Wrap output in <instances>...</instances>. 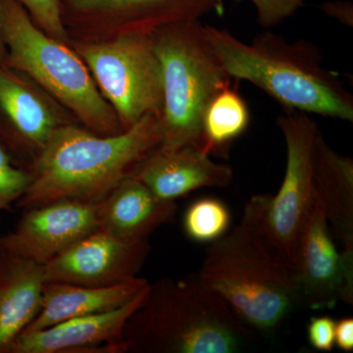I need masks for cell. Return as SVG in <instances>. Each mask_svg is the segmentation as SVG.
I'll use <instances>...</instances> for the list:
<instances>
[{
    "label": "cell",
    "instance_id": "2e32d148",
    "mask_svg": "<svg viewBox=\"0 0 353 353\" xmlns=\"http://www.w3.org/2000/svg\"><path fill=\"white\" fill-rule=\"evenodd\" d=\"M67 7L80 17L114 19L127 25L125 31L143 32L224 12L223 0H67Z\"/></svg>",
    "mask_w": 353,
    "mask_h": 353
},
{
    "label": "cell",
    "instance_id": "ac0fdd59",
    "mask_svg": "<svg viewBox=\"0 0 353 353\" xmlns=\"http://www.w3.org/2000/svg\"><path fill=\"white\" fill-rule=\"evenodd\" d=\"M315 194L343 250H353V160L334 152L317 132L312 152Z\"/></svg>",
    "mask_w": 353,
    "mask_h": 353
},
{
    "label": "cell",
    "instance_id": "7402d4cb",
    "mask_svg": "<svg viewBox=\"0 0 353 353\" xmlns=\"http://www.w3.org/2000/svg\"><path fill=\"white\" fill-rule=\"evenodd\" d=\"M30 181L28 169L19 166L0 141V213L10 209L24 196Z\"/></svg>",
    "mask_w": 353,
    "mask_h": 353
},
{
    "label": "cell",
    "instance_id": "5bb4252c",
    "mask_svg": "<svg viewBox=\"0 0 353 353\" xmlns=\"http://www.w3.org/2000/svg\"><path fill=\"white\" fill-rule=\"evenodd\" d=\"M153 194L176 201L202 188H224L233 181L230 165L213 161L208 153L194 145L162 150L146 158L134 174Z\"/></svg>",
    "mask_w": 353,
    "mask_h": 353
},
{
    "label": "cell",
    "instance_id": "5b68a950",
    "mask_svg": "<svg viewBox=\"0 0 353 353\" xmlns=\"http://www.w3.org/2000/svg\"><path fill=\"white\" fill-rule=\"evenodd\" d=\"M0 32L6 66L38 83L90 131L111 136L124 130L85 62L36 25L17 0H0Z\"/></svg>",
    "mask_w": 353,
    "mask_h": 353
},
{
    "label": "cell",
    "instance_id": "8992f818",
    "mask_svg": "<svg viewBox=\"0 0 353 353\" xmlns=\"http://www.w3.org/2000/svg\"><path fill=\"white\" fill-rule=\"evenodd\" d=\"M152 34L163 75L160 148L194 145L204 150V111L221 90L231 85L232 78L208 43L201 20L164 26Z\"/></svg>",
    "mask_w": 353,
    "mask_h": 353
},
{
    "label": "cell",
    "instance_id": "9c48e42d",
    "mask_svg": "<svg viewBox=\"0 0 353 353\" xmlns=\"http://www.w3.org/2000/svg\"><path fill=\"white\" fill-rule=\"evenodd\" d=\"M294 273L301 303L308 307L332 309L340 301L352 305L353 250H336L316 194L297 241Z\"/></svg>",
    "mask_w": 353,
    "mask_h": 353
},
{
    "label": "cell",
    "instance_id": "7a4b0ae2",
    "mask_svg": "<svg viewBox=\"0 0 353 353\" xmlns=\"http://www.w3.org/2000/svg\"><path fill=\"white\" fill-rule=\"evenodd\" d=\"M206 39L232 79L256 85L285 110L353 121V95L340 75L323 65L310 41H289L272 32L243 43L227 30L204 25Z\"/></svg>",
    "mask_w": 353,
    "mask_h": 353
},
{
    "label": "cell",
    "instance_id": "d6986e66",
    "mask_svg": "<svg viewBox=\"0 0 353 353\" xmlns=\"http://www.w3.org/2000/svg\"><path fill=\"white\" fill-rule=\"evenodd\" d=\"M148 282L134 277L111 287L46 283L39 315L23 333L39 331L81 316L113 310L132 301Z\"/></svg>",
    "mask_w": 353,
    "mask_h": 353
},
{
    "label": "cell",
    "instance_id": "30bf717a",
    "mask_svg": "<svg viewBox=\"0 0 353 353\" xmlns=\"http://www.w3.org/2000/svg\"><path fill=\"white\" fill-rule=\"evenodd\" d=\"M150 250L148 241L119 240L97 230L44 265V282L111 287L137 277Z\"/></svg>",
    "mask_w": 353,
    "mask_h": 353
},
{
    "label": "cell",
    "instance_id": "6da1fadb",
    "mask_svg": "<svg viewBox=\"0 0 353 353\" xmlns=\"http://www.w3.org/2000/svg\"><path fill=\"white\" fill-rule=\"evenodd\" d=\"M161 141L154 115L111 136L63 124L28 168L31 181L16 206L25 210L59 201L99 203L134 176Z\"/></svg>",
    "mask_w": 353,
    "mask_h": 353
},
{
    "label": "cell",
    "instance_id": "83f0119b",
    "mask_svg": "<svg viewBox=\"0 0 353 353\" xmlns=\"http://www.w3.org/2000/svg\"><path fill=\"white\" fill-rule=\"evenodd\" d=\"M6 57V50L4 46L3 41L1 38V32H0V64H4Z\"/></svg>",
    "mask_w": 353,
    "mask_h": 353
},
{
    "label": "cell",
    "instance_id": "ba28073f",
    "mask_svg": "<svg viewBox=\"0 0 353 353\" xmlns=\"http://www.w3.org/2000/svg\"><path fill=\"white\" fill-rule=\"evenodd\" d=\"M124 32L77 51L126 130L146 116L161 115L163 75L152 32Z\"/></svg>",
    "mask_w": 353,
    "mask_h": 353
},
{
    "label": "cell",
    "instance_id": "7c38bea8",
    "mask_svg": "<svg viewBox=\"0 0 353 353\" xmlns=\"http://www.w3.org/2000/svg\"><path fill=\"white\" fill-rule=\"evenodd\" d=\"M148 287V284L121 307L22 333L14 341L8 353H122L125 325L143 303Z\"/></svg>",
    "mask_w": 353,
    "mask_h": 353
},
{
    "label": "cell",
    "instance_id": "4316f807",
    "mask_svg": "<svg viewBox=\"0 0 353 353\" xmlns=\"http://www.w3.org/2000/svg\"><path fill=\"white\" fill-rule=\"evenodd\" d=\"M321 9L327 15L340 21L343 24L352 27L353 8L348 1H329L321 6Z\"/></svg>",
    "mask_w": 353,
    "mask_h": 353
},
{
    "label": "cell",
    "instance_id": "484cf974",
    "mask_svg": "<svg viewBox=\"0 0 353 353\" xmlns=\"http://www.w3.org/2000/svg\"><path fill=\"white\" fill-rule=\"evenodd\" d=\"M334 345H338L343 352L353 350V319L343 318L336 322L334 327Z\"/></svg>",
    "mask_w": 353,
    "mask_h": 353
},
{
    "label": "cell",
    "instance_id": "e0dca14e",
    "mask_svg": "<svg viewBox=\"0 0 353 353\" xmlns=\"http://www.w3.org/2000/svg\"><path fill=\"white\" fill-rule=\"evenodd\" d=\"M44 284L43 265L0 250V353L39 315Z\"/></svg>",
    "mask_w": 353,
    "mask_h": 353
},
{
    "label": "cell",
    "instance_id": "9a60e30c",
    "mask_svg": "<svg viewBox=\"0 0 353 353\" xmlns=\"http://www.w3.org/2000/svg\"><path fill=\"white\" fill-rule=\"evenodd\" d=\"M176 201L159 199L136 176H128L97 203L99 230L126 241H148L175 219Z\"/></svg>",
    "mask_w": 353,
    "mask_h": 353
},
{
    "label": "cell",
    "instance_id": "3957f363",
    "mask_svg": "<svg viewBox=\"0 0 353 353\" xmlns=\"http://www.w3.org/2000/svg\"><path fill=\"white\" fill-rule=\"evenodd\" d=\"M252 340L229 305L194 275L148 283L121 345L122 353H233Z\"/></svg>",
    "mask_w": 353,
    "mask_h": 353
},
{
    "label": "cell",
    "instance_id": "ffe728a7",
    "mask_svg": "<svg viewBox=\"0 0 353 353\" xmlns=\"http://www.w3.org/2000/svg\"><path fill=\"white\" fill-rule=\"evenodd\" d=\"M248 104L231 85L221 90L209 102L202 118L204 152L224 155L230 145L248 130Z\"/></svg>",
    "mask_w": 353,
    "mask_h": 353
},
{
    "label": "cell",
    "instance_id": "d4e9b609",
    "mask_svg": "<svg viewBox=\"0 0 353 353\" xmlns=\"http://www.w3.org/2000/svg\"><path fill=\"white\" fill-rule=\"evenodd\" d=\"M336 321L329 316L313 317L307 327L308 341L315 350L331 352L334 345Z\"/></svg>",
    "mask_w": 353,
    "mask_h": 353
},
{
    "label": "cell",
    "instance_id": "cb8c5ba5",
    "mask_svg": "<svg viewBox=\"0 0 353 353\" xmlns=\"http://www.w3.org/2000/svg\"><path fill=\"white\" fill-rule=\"evenodd\" d=\"M256 8L257 21L265 29L277 27L303 7L304 0H250Z\"/></svg>",
    "mask_w": 353,
    "mask_h": 353
},
{
    "label": "cell",
    "instance_id": "44dd1931",
    "mask_svg": "<svg viewBox=\"0 0 353 353\" xmlns=\"http://www.w3.org/2000/svg\"><path fill=\"white\" fill-rule=\"evenodd\" d=\"M231 214L226 204L214 197L192 202L183 216V231L192 241L211 243L229 230Z\"/></svg>",
    "mask_w": 353,
    "mask_h": 353
},
{
    "label": "cell",
    "instance_id": "4fadbf2b",
    "mask_svg": "<svg viewBox=\"0 0 353 353\" xmlns=\"http://www.w3.org/2000/svg\"><path fill=\"white\" fill-rule=\"evenodd\" d=\"M62 125L41 95L0 64V141L14 160L18 154L34 161Z\"/></svg>",
    "mask_w": 353,
    "mask_h": 353
},
{
    "label": "cell",
    "instance_id": "8fae6325",
    "mask_svg": "<svg viewBox=\"0 0 353 353\" xmlns=\"http://www.w3.org/2000/svg\"><path fill=\"white\" fill-rule=\"evenodd\" d=\"M97 230V204L50 202L25 209L15 229L0 236V250L44 266Z\"/></svg>",
    "mask_w": 353,
    "mask_h": 353
},
{
    "label": "cell",
    "instance_id": "277c9868",
    "mask_svg": "<svg viewBox=\"0 0 353 353\" xmlns=\"http://www.w3.org/2000/svg\"><path fill=\"white\" fill-rule=\"evenodd\" d=\"M196 277L260 331L276 328L301 304L294 269L241 223L210 243Z\"/></svg>",
    "mask_w": 353,
    "mask_h": 353
},
{
    "label": "cell",
    "instance_id": "603a6c76",
    "mask_svg": "<svg viewBox=\"0 0 353 353\" xmlns=\"http://www.w3.org/2000/svg\"><path fill=\"white\" fill-rule=\"evenodd\" d=\"M32 21L48 36L64 41L66 30L63 23L61 0H17Z\"/></svg>",
    "mask_w": 353,
    "mask_h": 353
},
{
    "label": "cell",
    "instance_id": "52a82bcc",
    "mask_svg": "<svg viewBox=\"0 0 353 353\" xmlns=\"http://www.w3.org/2000/svg\"><path fill=\"white\" fill-rule=\"evenodd\" d=\"M277 124L287 145L284 180L274 196H252L241 223L294 270L297 241L315 201L312 152L319 127L296 110H285Z\"/></svg>",
    "mask_w": 353,
    "mask_h": 353
}]
</instances>
